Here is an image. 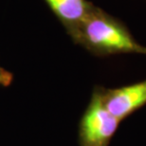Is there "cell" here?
<instances>
[{
	"label": "cell",
	"mask_w": 146,
	"mask_h": 146,
	"mask_svg": "<svg viewBox=\"0 0 146 146\" xmlns=\"http://www.w3.org/2000/svg\"><path fill=\"white\" fill-rule=\"evenodd\" d=\"M68 34L75 44L97 56L146 55V46L135 39L126 26L97 6Z\"/></svg>",
	"instance_id": "obj_1"
},
{
	"label": "cell",
	"mask_w": 146,
	"mask_h": 146,
	"mask_svg": "<svg viewBox=\"0 0 146 146\" xmlns=\"http://www.w3.org/2000/svg\"><path fill=\"white\" fill-rule=\"evenodd\" d=\"M121 121L104 104L100 89L93 92L80 124L81 146H108Z\"/></svg>",
	"instance_id": "obj_2"
},
{
	"label": "cell",
	"mask_w": 146,
	"mask_h": 146,
	"mask_svg": "<svg viewBox=\"0 0 146 146\" xmlns=\"http://www.w3.org/2000/svg\"><path fill=\"white\" fill-rule=\"evenodd\" d=\"M99 89L107 110L121 121L146 104V80L118 88Z\"/></svg>",
	"instance_id": "obj_3"
},
{
	"label": "cell",
	"mask_w": 146,
	"mask_h": 146,
	"mask_svg": "<svg viewBox=\"0 0 146 146\" xmlns=\"http://www.w3.org/2000/svg\"><path fill=\"white\" fill-rule=\"evenodd\" d=\"M64 26L66 33L80 24L94 7L88 0H44Z\"/></svg>",
	"instance_id": "obj_4"
},
{
	"label": "cell",
	"mask_w": 146,
	"mask_h": 146,
	"mask_svg": "<svg viewBox=\"0 0 146 146\" xmlns=\"http://www.w3.org/2000/svg\"><path fill=\"white\" fill-rule=\"evenodd\" d=\"M13 74L7 69L0 66V86H8L13 82Z\"/></svg>",
	"instance_id": "obj_5"
}]
</instances>
